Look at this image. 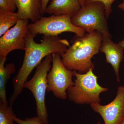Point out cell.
I'll return each instance as SVG.
<instances>
[{"mask_svg":"<svg viewBox=\"0 0 124 124\" xmlns=\"http://www.w3.org/2000/svg\"><path fill=\"white\" fill-rule=\"evenodd\" d=\"M103 35L97 31L88 33L84 36H77L66 53L61 55L62 62L69 70L84 73L94 64L91 59L99 53Z\"/></svg>","mask_w":124,"mask_h":124,"instance_id":"7a4b0ae2","label":"cell"},{"mask_svg":"<svg viewBox=\"0 0 124 124\" xmlns=\"http://www.w3.org/2000/svg\"><path fill=\"white\" fill-rule=\"evenodd\" d=\"M0 8L15 13L17 8L15 0H0Z\"/></svg>","mask_w":124,"mask_h":124,"instance_id":"e0dca14e","label":"cell"},{"mask_svg":"<svg viewBox=\"0 0 124 124\" xmlns=\"http://www.w3.org/2000/svg\"><path fill=\"white\" fill-rule=\"evenodd\" d=\"M34 37L28 31L22 65L12 80L14 91L9 99L10 106H13L15 100L22 93L23 85L27 81L28 76L43 59L53 53L59 54L62 55L66 52L70 46L67 40L62 39L58 36L44 35L40 43L35 42Z\"/></svg>","mask_w":124,"mask_h":124,"instance_id":"6da1fadb","label":"cell"},{"mask_svg":"<svg viewBox=\"0 0 124 124\" xmlns=\"http://www.w3.org/2000/svg\"><path fill=\"white\" fill-rule=\"evenodd\" d=\"M115 0H88L85 4L94 2H101L104 6L106 12V16L107 18H108L112 11V5Z\"/></svg>","mask_w":124,"mask_h":124,"instance_id":"ac0fdd59","label":"cell"},{"mask_svg":"<svg viewBox=\"0 0 124 124\" xmlns=\"http://www.w3.org/2000/svg\"><path fill=\"white\" fill-rule=\"evenodd\" d=\"M71 18L67 15L42 17L35 22L28 24V31L34 37L41 34L44 35L58 36L65 32H73L79 37L84 36L86 31L82 28L73 25L71 22Z\"/></svg>","mask_w":124,"mask_h":124,"instance_id":"8992f818","label":"cell"},{"mask_svg":"<svg viewBox=\"0 0 124 124\" xmlns=\"http://www.w3.org/2000/svg\"><path fill=\"white\" fill-rule=\"evenodd\" d=\"M14 121L17 124H43L38 116L25 118L22 120L18 118L15 115L14 116Z\"/></svg>","mask_w":124,"mask_h":124,"instance_id":"2e32d148","label":"cell"},{"mask_svg":"<svg viewBox=\"0 0 124 124\" xmlns=\"http://www.w3.org/2000/svg\"><path fill=\"white\" fill-rule=\"evenodd\" d=\"M87 0H78L81 5V7H83L85 4Z\"/></svg>","mask_w":124,"mask_h":124,"instance_id":"ffe728a7","label":"cell"},{"mask_svg":"<svg viewBox=\"0 0 124 124\" xmlns=\"http://www.w3.org/2000/svg\"><path fill=\"white\" fill-rule=\"evenodd\" d=\"M7 59V57H0V101L5 104H8L6 96V85L11 74L14 73L16 70L14 63H8L5 66Z\"/></svg>","mask_w":124,"mask_h":124,"instance_id":"4fadbf2b","label":"cell"},{"mask_svg":"<svg viewBox=\"0 0 124 124\" xmlns=\"http://www.w3.org/2000/svg\"><path fill=\"white\" fill-rule=\"evenodd\" d=\"M93 70L90 69L84 73L74 71V85L70 86L66 92L69 101L78 104L100 103V94L108 91V89L99 84L98 77Z\"/></svg>","mask_w":124,"mask_h":124,"instance_id":"3957f363","label":"cell"},{"mask_svg":"<svg viewBox=\"0 0 124 124\" xmlns=\"http://www.w3.org/2000/svg\"><path fill=\"white\" fill-rule=\"evenodd\" d=\"M122 124H124V122H123V123H122Z\"/></svg>","mask_w":124,"mask_h":124,"instance_id":"cb8c5ba5","label":"cell"},{"mask_svg":"<svg viewBox=\"0 0 124 124\" xmlns=\"http://www.w3.org/2000/svg\"><path fill=\"white\" fill-rule=\"evenodd\" d=\"M60 57L59 54H52V67L47 76V91L52 92L55 97L65 100L67 98V90L74 85V71L66 68Z\"/></svg>","mask_w":124,"mask_h":124,"instance_id":"52a82bcc","label":"cell"},{"mask_svg":"<svg viewBox=\"0 0 124 124\" xmlns=\"http://www.w3.org/2000/svg\"><path fill=\"white\" fill-rule=\"evenodd\" d=\"M29 20L19 19L0 38V57H6L11 51L25 50Z\"/></svg>","mask_w":124,"mask_h":124,"instance_id":"ba28073f","label":"cell"},{"mask_svg":"<svg viewBox=\"0 0 124 124\" xmlns=\"http://www.w3.org/2000/svg\"><path fill=\"white\" fill-rule=\"evenodd\" d=\"M14 124H15V123H14Z\"/></svg>","mask_w":124,"mask_h":124,"instance_id":"d4e9b609","label":"cell"},{"mask_svg":"<svg viewBox=\"0 0 124 124\" xmlns=\"http://www.w3.org/2000/svg\"><path fill=\"white\" fill-rule=\"evenodd\" d=\"M49 0H42V6L41 9V15H43L45 13L46 7L48 6Z\"/></svg>","mask_w":124,"mask_h":124,"instance_id":"d6986e66","label":"cell"},{"mask_svg":"<svg viewBox=\"0 0 124 124\" xmlns=\"http://www.w3.org/2000/svg\"><path fill=\"white\" fill-rule=\"evenodd\" d=\"M90 106L101 116L104 124H122L124 121V85L118 87L115 98L110 103L104 105L93 103Z\"/></svg>","mask_w":124,"mask_h":124,"instance_id":"9c48e42d","label":"cell"},{"mask_svg":"<svg viewBox=\"0 0 124 124\" xmlns=\"http://www.w3.org/2000/svg\"><path fill=\"white\" fill-rule=\"evenodd\" d=\"M52 54L46 56L37 67L35 72L30 80L26 81L23 88L31 92L35 100L37 115L43 124H48V114L46 105V95L47 91V76L52 66Z\"/></svg>","mask_w":124,"mask_h":124,"instance_id":"277c9868","label":"cell"},{"mask_svg":"<svg viewBox=\"0 0 124 124\" xmlns=\"http://www.w3.org/2000/svg\"><path fill=\"white\" fill-rule=\"evenodd\" d=\"M106 18L103 5L94 2L81 7L71 20L73 25L82 28L88 33L97 31L103 36L111 37Z\"/></svg>","mask_w":124,"mask_h":124,"instance_id":"5b68a950","label":"cell"},{"mask_svg":"<svg viewBox=\"0 0 124 124\" xmlns=\"http://www.w3.org/2000/svg\"><path fill=\"white\" fill-rule=\"evenodd\" d=\"M124 49L119 44L113 42L110 37L103 36L100 50L105 54L107 62L110 64L113 67L118 82L120 81V66L124 58Z\"/></svg>","mask_w":124,"mask_h":124,"instance_id":"30bf717a","label":"cell"},{"mask_svg":"<svg viewBox=\"0 0 124 124\" xmlns=\"http://www.w3.org/2000/svg\"><path fill=\"white\" fill-rule=\"evenodd\" d=\"M20 19L35 22L42 17L41 9L42 0H15Z\"/></svg>","mask_w":124,"mask_h":124,"instance_id":"8fae6325","label":"cell"},{"mask_svg":"<svg viewBox=\"0 0 124 124\" xmlns=\"http://www.w3.org/2000/svg\"><path fill=\"white\" fill-rule=\"evenodd\" d=\"M20 19L17 13H12L0 8V36H2Z\"/></svg>","mask_w":124,"mask_h":124,"instance_id":"5bb4252c","label":"cell"},{"mask_svg":"<svg viewBox=\"0 0 124 124\" xmlns=\"http://www.w3.org/2000/svg\"><path fill=\"white\" fill-rule=\"evenodd\" d=\"M118 7H119V8L121 9L124 11V0H123V2L121 4L119 5Z\"/></svg>","mask_w":124,"mask_h":124,"instance_id":"44dd1931","label":"cell"},{"mask_svg":"<svg viewBox=\"0 0 124 124\" xmlns=\"http://www.w3.org/2000/svg\"><path fill=\"white\" fill-rule=\"evenodd\" d=\"M100 124V122H97V124Z\"/></svg>","mask_w":124,"mask_h":124,"instance_id":"603a6c76","label":"cell"},{"mask_svg":"<svg viewBox=\"0 0 124 124\" xmlns=\"http://www.w3.org/2000/svg\"><path fill=\"white\" fill-rule=\"evenodd\" d=\"M15 116L12 106L0 101V124H14Z\"/></svg>","mask_w":124,"mask_h":124,"instance_id":"9a60e30c","label":"cell"},{"mask_svg":"<svg viewBox=\"0 0 124 124\" xmlns=\"http://www.w3.org/2000/svg\"><path fill=\"white\" fill-rule=\"evenodd\" d=\"M118 44L120 46L124 49V39H123L122 40L120 41Z\"/></svg>","mask_w":124,"mask_h":124,"instance_id":"7402d4cb","label":"cell"},{"mask_svg":"<svg viewBox=\"0 0 124 124\" xmlns=\"http://www.w3.org/2000/svg\"><path fill=\"white\" fill-rule=\"evenodd\" d=\"M78 0H51L45 13L52 15H67L72 17L81 8Z\"/></svg>","mask_w":124,"mask_h":124,"instance_id":"7c38bea8","label":"cell"}]
</instances>
